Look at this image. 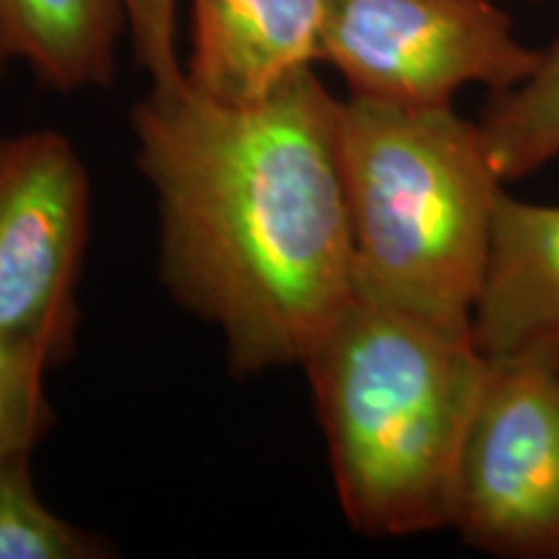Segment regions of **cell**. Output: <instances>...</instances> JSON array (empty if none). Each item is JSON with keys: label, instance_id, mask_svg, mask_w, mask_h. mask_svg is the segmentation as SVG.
I'll use <instances>...</instances> for the list:
<instances>
[{"label": "cell", "instance_id": "7", "mask_svg": "<svg viewBox=\"0 0 559 559\" xmlns=\"http://www.w3.org/2000/svg\"><path fill=\"white\" fill-rule=\"evenodd\" d=\"M326 0H192L185 75L221 102H254L321 60Z\"/></svg>", "mask_w": 559, "mask_h": 559}, {"label": "cell", "instance_id": "13", "mask_svg": "<svg viewBox=\"0 0 559 559\" xmlns=\"http://www.w3.org/2000/svg\"><path fill=\"white\" fill-rule=\"evenodd\" d=\"M124 21L140 68L151 86H164L185 75L177 58V0H122Z\"/></svg>", "mask_w": 559, "mask_h": 559}, {"label": "cell", "instance_id": "2", "mask_svg": "<svg viewBox=\"0 0 559 559\" xmlns=\"http://www.w3.org/2000/svg\"><path fill=\"white\" fill-rule=\"evenodd\" d=\"M485 362L472 330L355 290L304 370L334 492L358 534L449 528L453 472Z\"/></svg>", "mask_w": 559, "mask_h": 559}, {"label": "cell", "instance_id": "14", "mask_svg": "<svg viewBox=\"0 0 559 559\" xmlns=\"http://www.w3.org/2000/svg\"><path fill=\"white\" fill-rule=\"evenodd\" d=\"M11 58V50H9V41H5V34H3V26H0V70H3L5 60Z\"/></svg>", "mask_w": 559, "mask_h": 559}, {"label": "cell", "instance_id": "9", "mask_svg": "<svg viewBox=\"0 0 559 559\" xmlns=\"http://www.w3.org/2000/svg\"><path fill=\"white\" fill-rule=\"evenodd\" d=\"M11 58L24 60L47 86H107L124 21L122 0H0Z\"/></svg>", "mask_w": 559, "mask_h": 559}, {"label": "cell", "instance_id": "4", "mask_svg": "<svg viewBox=\"0 0 559 559\" xmlns=\"http://www.w3.org/2000/svg\"><path fill=\"white\" fill-rule=\"evenodd\" d=\"M449 528L489 557L559 559V349L487 358L453 472Z\"/></svg>", "mask_w": 559, "mask_h": 559}, {"label": "cell", "instance_id": "11", "mask_svg": "<svg viewBox=\"0 0 559 559\" xmlns=\"http://www.w3.org/2000/svg\"><path fill=\"white\" fill-rule=\"evenodd\" d=\"M32 453L0 461V559H104L115 547L60 519L32 479Z\"/></svg>", "mask_w": 559, "mask_h": 559}, {"label": "cell", "instance_id": "6", "mask_svg": "<svg viewBox=\"0 0 559 559\" xmlns=\"http://www.w3.org/2000/svg\"><path fill=\"white\" fill-rule=\"evenodd\" d=\"M91 181L58 130L0 138V334L55 368L79 340Z\"/></svg>", "mask_w": 559, "mask_h": 559}, {"label": "cell", "instance_id": "3", "mask_svg": "<svg viewBox=\"0 0 559 559\" xmlns=\"http://www.w3.org/2000/svg\"><path fill=\"white\" fill-rule=\"evenodd\" d=\"M340 158L355 290L445 326L472 330L506 179L479 122L453 107L347 99Z\"/></svg>", "mask_w": 559, "mask_h": 559}, {"label": "cell", "instance_id": "10", "mask_svg": "<svg viewBox=\"0 0 559 559\" xmlns=\"http://www.w3.org/2000/svg\"><path fill=\"white\" fill-rule=\"evenodd\" d=\"M479 124L506 185L559 158V37L526 81L489 96Z\"/></svg>", "mask_w": 559, "mask_h": 559}, {"label": "cell", "instance_id": "12", "mask_svg": "<svg viewBox=\"0 0 559 559\" xmlns=\"http://www.w3.org/2000/svg\"><path fill=\"white\" fill-rule=\"evenodd\" d=\"M45 360L0 334V461L32 453L52 428L45 396Z\"/></svg>", "mask_w": 559, "mask_h": 559}, {"label": "cell", "instance_id": "5", "mask_svg": "<svg viewBox=\"0 0 559 559\" xmlns=\"http://www.w3.org/2000/svg\"><path fill=\"white\" fill-rule=\"evenodd\" d=\"M321 60L349 99L443 109L466 86L515 88L542 50L519 39L492 0H326Z\"/></svg>", "mask_w": 559, "mask_h": 559}, {"label": "cell", "instance_id": "1", "mask_svg": "<svg viewBox=\"0 0 559 559\" xmlns=\"http://www.w3.org/2000/svg\"><path fill=\"white\" fill-rule=\"evenodd\" d=\"M340 109L306 68L254 102L181 75L132 111L160 277L218 330L236 373L304 368L355 296Z\"/></svg>", "mask_w": 559, "mask_h": 559}, {"label": "cell", "instance_id": "8", "mask_svg": "<svg viewBox=\"0 0 559 559\" xmlns=\"http://www.w3.org/2000/svg\"><path fill=\"white\" fill-rule=\"evenodd\" d=\"M472 337L487 358L559 349V205L500 194Z\"/></svg>", "mask_w": 559, "mask_h": 559}]
</instances>
